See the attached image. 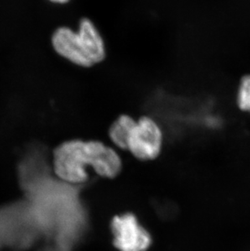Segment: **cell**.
I'll return each mask as SVG.
<instances>
[{
    "label": "cell",
    "instance_id": "cell-4",
    "mask_svg": "<svg viewBox=\"0 0 250 251\" xmlns=\"http://www.w3.org/2000/svg\"><path fill=\"white\" fill-rule=\"evenodd\" d=\"M114 244L120 251H146L151 243L149 232L132 214L116 216L111 223Z\"/></svg>",
    "mask_w": 250,
    "mask_h": 251
},
{
    "label": "cell",
    "instance_id": "cell-3",
    "mask_svg": "<svg viewBox=\"0 0 250 251\" xmlns=\"http://www.w3.org/2000/svg\"><path fill=\"white\" fill-rule=\"evenodd\" d=\"M163 133L158 121L149 116H142L136 121L127 142V151L141 160L155 159L160 153Z\"/></svg>",
    "mask_w": 250,
    "mask_h": 251
},
{
    "label": "cell",
    "instance_id": "cell-5",
    "mask_svg": "<svg viewBox=\"0 0 250 251\" xmlns=\"http://www.w3.org/2000/svg\"><path fill=\"white\" fill-rule=\"evenodd\" d=\"M137 120L127 114H122L112 122L109 128L111 142L121 149L127 150V142Z\"/></svg>",
    "mask_w": 250,
    "mask_h": 251
},
{
    "label": "cell",
    "instance_id": "cell-2",
    "mask_svg": "<svg viewBox=\"0 0 250 251\" xmlns=\"http://www.w3.org/2000/svg\"><path fill=\"white\" fill-rule=\"evenodd\" d=\"M54 51L70 64L82 69L101 64L106 56L103 37L92 20L83 17L77 28L59 26L50 38Z\"/></svg>",
    "mask_w": 250,
    "mask_h": 251
},
{
    "label": "cell",
    "instance_id": "cell-6",
    "mask_svg": "<svg viewBox=\"0 0 250 251\" xmlns=\"http://www.w3.org/2000/svg\"><path fill=\"white\" fill-rule=\"evenodd\" d=\"M236 103L240 109L250 113V75L241 79L236 94Z\"/></svg>",
    "mask_w": 250,
    "mask_h": 251
},
{
    "label": "cell",
    "instance_id": "cell-7",
    "mask_svg": "<svg viewBox=\"0 0 250 251\" xmlns=\"http://www.w3.org/2000/svg\"><path fill=\"white\" fill-rule=\"evenodd\" d=\"M50 2L55 3V4H65L67 2H69L70 0H49Z\"/></svg>",
    "mask_w": 250,
    "mask_h": 251
},
{
    "label": "cell",
    "instance_id": "cell-1",
    "mask_svg": "<svg viewBox=\"0 0 250 251\" xmlns=\"http://www.w3.org/2000/svg\"><path fill=\"white\" fill-rule=\"evenodd\" d=\"M53 157L54 173L68 182H85L88 167L107 178L115 177L121 169L116 151L100 141L69 140L54 149Z\"/></svg>",
    "mask_w": 250,
    "mask_h": 251
}]
</instances>
